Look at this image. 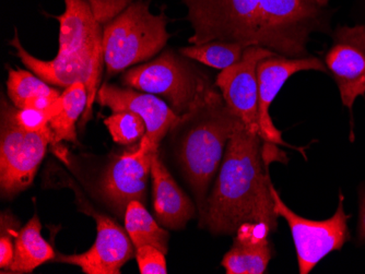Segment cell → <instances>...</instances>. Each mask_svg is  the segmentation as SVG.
Masks as SVG:
<instances>
[{"label":"cell","instance_id":"obj_8","mask_svg":"<svg viewBox=\"0 0 365 274\" xmlns=\"http://www.w3.org/2000/svg\"><path fill=\"white\" fill-rule=\"evenodd\" d=\"M194 33L192 45L220 40L258 46V0H182Z\"/></svg>","mask_w":365,"mask_h":274},{"label":"cell","instance_id":"obj_24","mask_svg":"<svg viewBox=\"0 0 365 274\" xmlns=\"http://www.w3.org/2000/svg\"><path fill=\"white\" fill-rule=\"evenodd\" d=\"M136 259L141 274H167L165 253L151 245L136 249Z\"/></svg>","mask_w":365,"mask_h":274},{"label":"cell","instance_id":"obj_10","mask_svg":"<svg viewBox=\"0 0 365 274\" xmlns=\"http://www.w3.org/2000/svg\"><path fill=\"white\" fill-rule=\"evenodd\" d=\"M83 212L96 220V238L93 245L85 253H59L54 261L77 265L86 274H120L123 265L136 255V248L126 228L86 202Z\"/></svg>","mask_w":365,"mask_h":274},{"label":"cell","instance_id":"obj_21","mask_svg":"<svg viewBox=\"0 0 365 274\" xmlns=\"http://www.w3.org/2000/svg\"><path fill=\"white\" fill-rule=\"evenodd\" d=\"M245 48L240 43L215 40L182 47L180 53L192 60L198 61L211 68L223 70L239 63Z\"/></svg>","mask_w":365,"mask_h":274},{"label":"cell","instance_id":"obj_16","mask_svg":"<svg viewBox=\"0 0 365 274\" xmlns=\"http://www.w3.org/2000/svg\"><path fill=\"white\" fill-rule=\"evenodd\" d=\"M151 181L153 211L158 222L167 230H184L196 216L197 206L162 162L159 151L153 157Z\"/></svg>","mask_w":365,"mask_h":274},{"label":"cell","instance_id":"obj_2","mask_svg":"<svg viewBox=\"0 0 365 274\" xmlns=\"http://www.w3.org/2000/svg\"><path fill=\"white\" fill-rule=\"evenodd\" d=\"M59 22V48L52 60L32 56L22 46L18 30L9 44L24 66L48 85L68 88L83 83L88 90V106L82 116L85 126L92 117L102 71H103V28L94 17L86 0H65V11L55 17Z\"/></svg>","mask_w":365,"mask_h":274},{"label":"cell","instance_id":"obj_14","mask_svg":"<svg viewBox=\"0 0 365 274\" xmlns=\"http://www.w3.org/2000/svg\"><path fill=\"white\" fill-rule=\"evenodd\" d=\"M325 66L350 112L359 96H365V26H340L334 31Z\"/></svg>","mask_w":365,"mask_h":274},{"label":"cell","instance_id":"obj_5","mask_svg":"<svg viewBox=\"0 0 365 274\" xmlns=\"http://www.w3.org/2000/svg\"><path fill=\"white\" fill-rule=\"evenodd\" d=\"M333 10L311 0H258V46L288 58L309 55L312 33H330Z\"/></svg>","mask_w":365,"mask_h":274},{"label":"cell","instance_id":"obj_29","mask_svg":"<svg viewBox=\"0 0 365 274\" xmlns=\"http://www.w3.org/2000/svg\"><path fill=\"white\" fill-rule=\"evenodd\" d=\"M313 3L317 4L319 6H322V7H327L329 5L330 0H311Z\"/></svg>","mask_w":365,"mask_h":274},{"label":"cell","instance_id":"obj_9","mask_svg":"<svg viewBox=\"0 0 365 274\" xmlns=\"http://www.w3.org/2000/svg\"><path fill=\"white\" fill-rule=\"evenodd\" d=\"M270 192L274 199V211L286 220L290 228L301 274H309L326 255L340 251L349 241L348 221L351 216L344 212V196H339L337 210L331 218L314 221L293 212L281 199L278 190L272 184H270Z\"/></svg>","mask_w":365,"mask_h":274},{"label":"cell","instance_id":"obj_18","mask_svg":"<svg viewBox=\"0 0 365 274\" xmlns=\"http://www.w3.org/2000/svg\"><path fill=\"white\" fill-rule=\"evenodd\" d=\"M42 224L34 214L14 237V260L3 273H31L36 268L56 258L54 249L42 236Z\"/></svg>","mask_w":365,"mask_h":274},{"label":"cell","instance_id":"obj_11","mask_svg":"<svg viewBox=\"0 0 365 274\" xmlns=\"http://www.w3.org/2000/svg\"><path fill=\"white\" fill-rule=\"evenodd\" d=\"M157 152L147 150L138 143L134 150L113 157L102 175L98 189L104 202L118 216L124 218L129 202L145 204L151 179V163Z\"/></svg>","mask_w":365,"mask_h":274},{"label":"cell","instance_id":"obj_12","mask_svg":"<svg viewBox=\"0 0 365 274\" xmlns=\"http://www.w3.org/2000/svg\"><path fill=\"white\" fill-rule=\"evenodd\" d=\"M96 102L112 112H130L140 116L147 132L139 144L153 152L159 151L160 143L180 120L169 104L157 95L112 83H106L100 87Z\"/></svg>","mask_w":365,"mask_h":274},{"label":"cell","instance_id":"obj_1","mask_svg":"<svg viewBox=\"0 0 365 274\" xmlns=\"http://www.w3.org/2000/svg\"><path fill=\"white\" fill-rule=\"evenodd\" d=\"M259 135L248 132L237 122L227 143L222 164L207 199L206 214L199 225L213 235H235L245 222L264 223L274 232V211L268 172V147Z\"/></svg>","mask_w":365,"mask_h":274},{"label":"cell","instance_id":"obj_20","mask_svg":"<svg viewBox=\"0 0 365 274\" xmlns=\"http://www.w3.org/2000/svg\"><path fill=\"white\" fill-rule=\"evenodd\" d=\"M124 223L135 248L151 245L167 255L169 251V232L153 218L145 209V204L138 200L129 202L124 214Z\"/></svg>","mask_w":365,"mask_h":274},{"label":"cell","instance_id":"obj_13","mask_svg":"<svg viewBox=\"0 0 365 274\" xmlns=\"http://www.w3.org/2000/svg\"><path fill=\"white\" fill-rule=\"evenodd\" d=\"M277 55L262 46H248L239 63L223 69L215 78L227 105L243 122L248 132L259 135L258 120L257 66L260 60Z\"/></svg>","mask_w":365,"mask_h":274},{"label":"cell","instance_id":"obj_17","mask_svg":"<svg viewBox=\"0 0 365 274\" xmlns=\"http://www.w3.org/2000/svg\"><path fill=\"white\" fill-rule=\"evenodd\" d=\"M269 234V228L264 223H243L235 233L233 246L221 263L225 273H264L272 259Z\"/></svg>","mask_w":365,"mask_h":274},{"label":"cell","instance_id":"obj_4","mask_svg":"<svg viewBox=\"0 0 365 274\" xmlns=\"http://www.w3.org/2000/svg\"><path fill=\"white\" fill-rule=\"evenodd\" d=\"M149 0L131 3L103 26L104 63L108 77L159 54L170 38L165 12L151 14Z\"/></svg>","mask_w":365,"mask_h":274},{"label":"cell","instance_id":"obj_19","mask_svg":"<svg viewBox=\"0 0 365 274\" xmlns=\"http://www.w3.org/2000/svg\"><path fill=\"white\" fill-rule=\"evenodd\" d=\"M88 106V90L83 83H76L66 88L55 105L49 126L54 134L53 146L61 141L78 143L77 122Z\"/></svg>","mask_w":365,"mask_h":274},{"label":"cell","instance_id":"obj_27","mask_svg":"<svg viewBox=\"0 0 365 274\" xmlns=\"http://www.w3.org/2000/svg\"><path fill=\"white\" fill-rule=\"evenodd\" d=\"M11 234L7 231L1 230L0 234V269L6 270L14 260V244H12Z\"/></svg>","mask_w":365,"mask_h":274},{"label":"cell","instance_id":"obj_15","mask_svg":"<svg viewBox=\"0 0 365 274\" xmlns=\"http://www.w3.org/2000/svg\"><path fill=\"white\" fill-rule=\"evenodd\" d=\"M311 70L327 73L325 63L314 56L288 58L277 54L258 63V120L259 136L264 142L293 148L284 142L280 130L274 126L270 116V106L289 78L301 71Z\"/></svg>","mask_w":365,"mask_h":274},{"label":"cell","instance_id":"obj_28","mask_svg":"<svg viewBox=\"0 0 365 274\" xmlns=\"http://www.w3.org/2000/svg\"><path fill=\"white\" fill-rule=\"evenodd\" d=\"M358 239L365 244V190L361 194L360 211H359Z\"/></svg>","mask_w":365,"mask_h":274},{"label":"cell","instance_id":"obj_7","mask_svg":"<svg viewBox=\"0 0 365 274\" xmlns=\"http://www.w3.org/2000/svg\"><path fill=\"white\" fill-rule=\"evenodd\" d=\"M11 105L1 98L0 192L4 199H11L32 185L47 147L54 142L51 126L38 132L20 128L12 118Z\"/></svg>","mask_w":365,"mask_h":274},{"label":"cell","instance_id":"obj_25","mask_svg":"<svg viewBox=\"0 0 365 274\" xmlns=\"http://www.w3.org/2000/svg\"><path fill=\"white\" fill-rule=\"evenodd\" d=\"M11 115L14 122L26 132H42L43 129L49 126L48 114L42 110H32V108L20 110L12 104Z\"/></svg>","mask_w":365,"mask_h":274},{"label":"cell","instance_id":"obj_26","mask_svg":"<svg viewBox=\"0 0 365 274\" xmlns=\"http://www.w3.org/2000/svg\"><path fill=\"white\" fill-rule=\"evenodd\" d=\"M98 23L106 26L122 14L133 0H86Z\"/></svg>","mask_w":365,"mask_h":274},{"label":"cell","instance_id":"obj_6","mask_svg":"<svg viewBox=\"0 0 365 274\" xmlns=\"http://www.w3.org/2000/svg\"><path fill=\"white\" fill-rule=\"evenodd\" d=\"M122 83L137 91L161 96L178 116L190 112L215 87L192 59L171 50L125 71Z\"/></svg>","mask_w":365,"mask_h":274},{"label":"cell","instance_id":"obj_3","mask_svg":"<svg viewBox=\"0 0 365 274\" xmlns=\"http://www.w3.org/2000/svg\"><path fill=\"white\" fill-rule=\"evenodd\" d=\"M215 88L190 112L180 116L169 132L176 163L196 200L199 225L206 214L211 185L240 120Z\"/></svg>","mask_w":365,"mask_h":274},{"label":"cell","instance_id":"obj_23","mask_svg":"<svg viewBox=\"0 0 365 274\" xmlns=\"http://www.w3.org/2000/svg\"><path fill=\"white\" fill-rule=\"evenodd\" d=\"M104 125L113 141L120 146L140 142L147 132L143 118L130 112H112L104 120Z\"/></svg>","mask_w":365,"mask_h":274},{"label":"cell","instance_id":"obj_22","mask_svg":"<svg viewBox=\"0 0 365 274\" xmlns=\"http://www.w3.org/2000/svg\"><path fill=\"white\" fill-rule=\"evenodd\" d=\"M7 94L11 103L16 108H22L26 102L43 95H61V92L49 87L48 83L36 73L24 69H11L8 71Z\"/></svg>","mask_w":365,"mask_h":274}]
</instances>
